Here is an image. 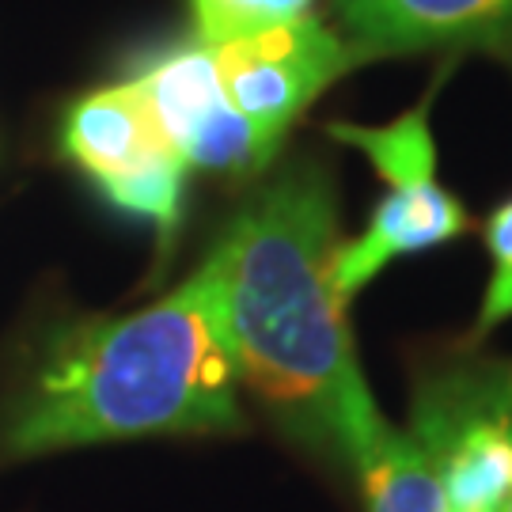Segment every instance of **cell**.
Wrapping results in <instances>:
<instances>
[{
  "instance_id": "8",
  "label": "cell",
  "mask_w": 512,
  "mask_h": 512,
  "mask_svg": "<svg viewBox=\"0 0 512 512\" xmlns=\"http://www.w3.org/2000/svg\"><path fill=\"white\" fill-rule=\"evenodd\" d=\"M467 228H471L467 209L440 179L414 186H387V194L368 217L365 232L338 243L334 281L349 300L361 289H368L387 266L437 251L444 243H456Z\"/></svg>"
},
{
  "instance_id": "6",
  "label": "cell",
  "mask_w": 512,
  "mask_h": 512,
  "mask_svg": "<svg viewBox=\"0 0 512 512\" xmlns=\"http://www.w3.org/2000/svg\"><path fill=\"white\" fill-rule=\"evenodd\" d=\"M129 80L145 95L156 126L186 167L228 179H247L270 167L251 126L224 95L217 57L198 38L145 54Z\"/></svg>"
},
{
  "instance_id": "2",
  "label": "cell",
  "mask_w": 512,
  "mask_h": 512,
  "mask_svg": "<svg viewBox=\"0 0 512 512\" xmlns=\"http://www.w3.org/2000/svg\"><path fill=\"white\" fill-rule=\"evenodd\" d=\"M239 368L202 262L183 285L129 315L57 330L0 433L8 459L148 437H232L247 429Z\"/></svg>"
},
{
  "instance_id": "12",
  "label": "cell",
  "mask_w": 512,
  "mask_h": 512,
  "mask_svg": "<svg viewBox=\"0 0 512 512\" xmlns=\"http://www.w3.org/2000/svg\"><path fill=\"white\" fill-rule=\"evenodd\" d=\"M486 247H490V285L475 319V342L512 319V198L486 217Z\"/></svg>"
},
{
  "instance_id": "4",
  "label": "cell",
  "mask_w": 512,
  "mask_h": 512,
  "mask_svg": "<svg viewBox=\"0 0 512 512\" xmlns=\"http://www.w3.org/2000/svg\"><path fill=\"white\" fill-rule=\"evenodd\" d=\"M410 437L433 463L448 512H505L512 497V365L425 376Z\"/></svg>"
},
{
  "instance_id": "1",
  "label": "cell",
  "mask_w": 512,
  "mask_h": 512,
  "mask_svg": "<svg viewBox=\"0 0 512 512\" xmlns=\"http://www.w3.org/2000/svg\"><path fill=\"white\" fill-rule=\"evenodd\" d=\"M338 243L330 171L296 160L243 202L205 262L217 277L239 384L304 444L349 459L384 414L334 281Z\"/></svg>"
},
{
  "instance_id": "13",
  "label": "cell",
  "mask_w": 512,
  "mask_h": 512,
  "mask_svg": "<svg viewBox=\"0 0 512 512\" xmlns=\"http://www.w3.org/2000/svg\"><path fill=\"white\" fill-rule=\"evenodd\" d=\"M505 512H512V497H509V505H505Z\"/></svg>"
},
{
  "instance_id": "7",
  "label": "cell",
  "mask_w": 512,
  "mask_h": 512,
  "mask_svg": "<svg viewBox=\"0 0 512 512\" xmlns=\"http://www.w3.org/2000/svg\"><path fill=\"white\" fill-rule=\"evenodd\" d=\"M330 16L361 65L512 42V0H330Z\"/></svg>"
},
{
  "instance_id": "9",
  "label": "cell",
  "mask_w": 512,
  "mask_h": 512,
  "mask_svg": "<svg viewBox=\"0 0 512 512\" xmlns=\"http://www.w3.org/2000/svg\"><path fill=\"white\" fill-rule=\"evenodd\" d=\"M346 463L361 478L368 512H448L433 463L410 433L387 418L349 452Z\"/></svg>"
},
{
  "instance_id": "3",
  "label": "cell",
  "mask_w": 512,
  "mask_h": 512,
  "mask_svg": "<svg viewBox=\"0 0 512 512\" xmlns=\"http://www.w3.org/2000/svg\"><path fill=\"white\" fill-rule=\"evenodd\" d=\"M57 148L103 194V202L145 220L160 247H171L183 228L190 167L160 133L129 76L73 99L57 126Z\"/></svg>"
},
{
  "instance_id": "5",
  "label": "cell",
  "mask_w": 512,
  "mask_h": 512,
  "mask_svg": "<svg viewBox=\"0 0 512 512\" xmlns=\"http://www.w3.org/2000/svg\"><path fill=\"white\" fill-rule=\"evenodd\" d=\"M209 50L217 57L224 95L251 126L266 164L277 160L300 114L330 84H338L349 69L361 65V57L334 31V23L319 19L315 12Z\"/></svg>"
},
{
  "instance_id": "11",
  "label": "cell",
  "mask_w": 512,
  "mask_h": 512,
  "mask_svg": "<svg viewBox=\"0 0 512 512\" xmlns=\"http://www.w3.org/2000/svg\"><path fill=\"white\" fill-rule=\"evenodd\" d=\"M311 12H315V0H190L194 38L202 46L258 35V31L293 23Z\"/></svg>"
},
{
  "instance_id": "10",
  "label": "cell",
  "mask_w": 512,
  "mask_h": 512,
  "mask_svg": "<svg viewBox=\"0 0 512 512\" xmlns=\"http://www.w3.org/2000/svg\"><path fill=\"white\" fill-rule=\"evenodd\" d=\"M327 133L346 148L368 156L372 171L384 186H414L437 179V141L429 126V95L425 103L391 118L384 126H361V122H330Z\"/></svg>"
}]
</instances>
